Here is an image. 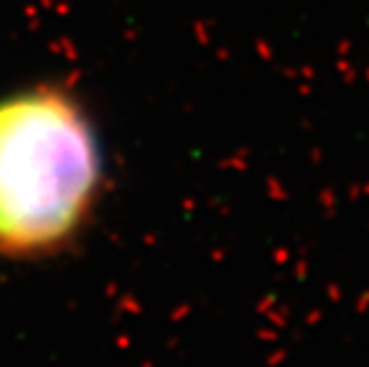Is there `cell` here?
Returning <instances> with one entry per match:
<instances>
[{"mask_svg": "<svg viewBox=\"0 0 369 367\" xmlns=\"http://www.w3.org/2000/svg\"><path fill=\"white\" fill-rule=\"evenodd\" d=\"M102 177L96 133L58 89L0 100V250L38 253L87 217Z\"/></svg>", "mask_w": 369, "mask_h": 367, "instance_id": "obj_1", "label": "cell"}]
</instances>
